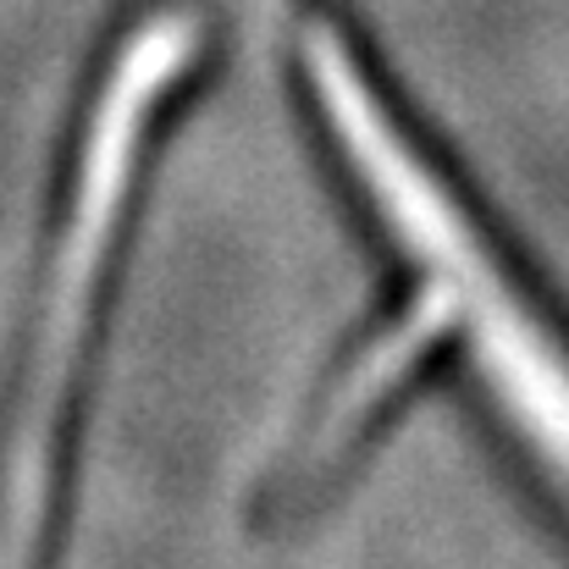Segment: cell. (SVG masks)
I'll list each match as a JSON object with an SVG mask.
<instances>
[{
  "label": "cell",
  "mask_w": 569,
  "mask_h": 569,
  "mask_svg": "<svg viewBox=\"0 0 569 569\" xmlns=\"http://www.w3.org/2000/svg\"><path fill=\"white\" fill-rule=\"evenodd\" d=\"M193 50V22L189 17H156L117 61L106 94H100V117L83 150V178H78V204L67 221V243H61V271H56V305H50V332L39 349V371L28 387V415H22V437H17V465H11V515H6V542L22 553L39 520V498H44V448H50V426H56V398L72 366V338L83 327V305H89V282L100 271L106 238L117 227L128 172H133V150L144 139V122L156 111V94L167 89V78L189 61Z\"/></svg>",
  "instance_id": "1"
}]
</instances>
